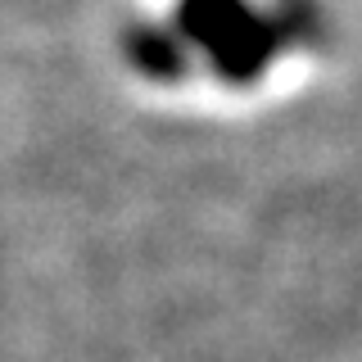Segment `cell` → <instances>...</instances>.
<instances>
[{"mask_svg": "<svg viewBox=\"0 0 362 362\" xmlns=\"http://www.w3.org/2000/svg\"><path fill=\"white\" fill-rule=\"evenodd\" d=\"M177 32L181 37L150 41V45L190 41V45H199V50H209V59L218 64L222 77H258V68L281 50V37H286L276 23L249 14L235 0H195V5L186 9V18L177 23Z\"/></svg>", "mask_w": 362, "mask_h": 362, "instance_id": "obj_1", "label": "cell"}]
</instances>
